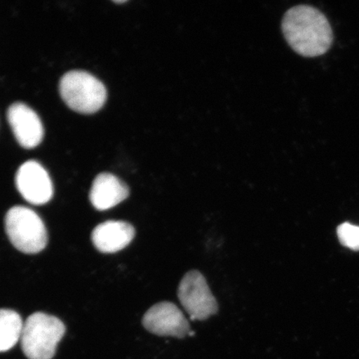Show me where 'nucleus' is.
<instances>
[{"label": "nucleus", "mask_w": 359, "mask_h": 359, "mask_svg": "<svg viewBox=\"0 0 359 359\" xmlns=\"http://www.w3.org/2000/svg\"><path fill=\"white\" fill-rule=\"evenodd\" d=\"M282 31L292 49L303 57L325 55L333 43V31L324 13L304 4L285 13Z\"/></svg>", "instance_id": "1"}, {"label": "nucleus", "mask_w": 359, "mask_h": 359, "mask_svg": "<svg viewBox=\"0 0 359 359\" xmlns=\"http://www.w3.org/2000/svg\"><path fill=\"white\" fill-rule=\"evenodd\" d=\"M129 188L114 175L103 172L94 179L89 198L98 210H109L129 196Z\"/></svg>", "instance_id": "10"}, {"label": "nucleus", "mask_w": 359, "mask_h": 359, "mask_svg": "<svg viewBox=\"0 0 359 359\" xmlns=\"http://www.w3.org/2000/svg\"><path fill=\"white\" fill-rule=\"evenodd\" d=\"M337 234L341 244L353 250H359V226L349 223L340 224Z\"/></svg>", "instance_id": "12"}, {"label": "nucleus", "mask_w": 359, "mask_h": 359, "mask_svg": "<svg viewBox=\"0 0 359 359\" xmlns=\"http://www.w3.org/2000/svg\"><path fill=\"white\" fill-rule=\"evenodd\" d=\"M60 90L66 104L80 114H94L102 109L107 100L104 85L84 71H71L62 76Z\"/></svg>", "instance_id": "3"}, {"label": "nucleus", "mask_w": 359, "mask_h": 359, "mask_svg": "<svg viewBox=\"0 0 359 359\" xmlns=\"http://www.w3.org/2000/svg\"><path fill=\"white\" fill-rule=\"evenodd\" d=\"M178 298L192 320H205L218 312L217 299L199 271H189L182 278Z\"/></svg>", "instance_id": "5"}, {"label": "nucleus", "mask_w": 359, "mask_h": 359, "mask_svg": "<svg viewBox=\"0 0 359 359\" xmlns=\"http://www.w3.org/2000/svg\"><path fill=\"white\" fill-rule=\"evenodd\" d=\"M6 231L12 245L25 254L41 252L48 244V233L39 215L25 206H13L6 217Z\"/></svg>", "instance_id": "4"}, {"label": "nucleus", "mask_w": 359, "mask_h": 359, "mask_svg": "<svg viewBox=\"0 0 359 359\" xmlns=\"http://www.w3.org/2000/svg\"><path fill=\"white\" fill-rule=\"evenodd\" d=\"M135 229L126 222L109 221L98 224L92 233V241L102 253H116L127 247L135 237Z\"/></svg>", "instance_id": "9"}, {"label": "nucleus", "mask_w": 359, "mask_h": 359, "mask_svg": "<svg viewBox=\"0 0 359 359\" xmlns=\"http://www.w3.org/2000/svg\"><path fill=\"white\" fill-rule=\"evenodd\" d=\"M15 182L21 196L30 204L44 205L52 199L51 178L37 161H29L22 164L16 173Z\"/></svg>", "instance_id": "7"}, {"label": "nucleus", "mask_w": 359, "mask_h": 359, "mask_svg": "<svg viewBox=\"0 0 359 359\" xmlns=\"http://www.w3.org/2000/svg\"><path fill=\"white\" fill-rule=\"evenodd\" d=\"M65 331L64 323L55 316L42 312L31 314L22 327V352L29 359H52Z\"/></svg>", "instance_id": "2"}, {"label": "nucleus", "mask_w": 359, "mask_h": 359, "mask_svg": "<svg viewBox=\"0 0 359 359\" xmlns=\"http://www.w3.org/2000/svg\"><path fill=\"white\" fill-rule=\"evenodd\" d=\"M116 4H123L126 3V1H114Z\"/></svg>", "instance_id": "13"}, {"label": "nucleus", "mask_w": 359, "mask_h": 359, "mask_svg": "<svg viewBox=\"0 0 359 359\" xmlns=\"http://www.w3.org/2000/svg\"><path fill=\"white\" fill-rule=\"evenodd\" d=\"M142 325L150 333L158 336L184 338L191 333L189 322L177 305L170 302H161L148 309Z\"/></svg>", "instance_id": "6"}, {"label": "nucleus", "mask_w": 359, "mask_h": 359, "mask_svg": "<svg viewBox=\"0 0 359 359\" xmlns=\"http://www.w3.org/2000/svg\"><path fill=\"white\" fill-rule=\"evenodd\" d=\"M24 322L11 309H0V353L7 352L19 343Z\"/></svg>", "instance_id": "11"}, {"label": "nucleus", "mask_w": 359, "mask_h": 359, "mask_svg": "<svg viewBox=\"0 0 359 359\" xmlns=\"http://www.w3.org/2000/svg\"><path fill=\"white\" fill-rule=\"evenodd\" d=\"M8 123L20 144L27 149L37 147L42 142L43 128L41 120L29 106L13 103L7 112Z\"/></svg>", "instance_id": "8"}]
</instances>
